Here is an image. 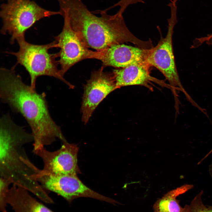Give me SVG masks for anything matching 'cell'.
I'll use <instances>...</instances> for the list:
<instances>
[{"instance_id":"1","label":"cell","mask_w":212,"mask_h":212,"mask_svg":"<svg viewBox=\"0 0 212 212\" xmlns=\"http://www.w3.org/2000/svg\"><path fill=\"white\" fill-rule=\"evenodd\" d=\"M15 67L0 69V99L27 121L33 138V150L50 145L57 139L67 142L50 115L45 93H38L25 83Z\"/></svg>"},{"instance_id":"2","label":"cell","mask_w":212,"mask_h":212,"mask_svg":"<svg viewBox=\"0 0 212 212\" xmlns=\"http://www.w3.org/2000/svg\"><path fill=\"white\" fill-rule=\"evenodd\" d=\"M60 10L67 15L70 24L88 48L100 51L114 44L130 42L137 47L150 49V40L144 41L134 35L127 26L122 14L113 15L98 10V16L90 11L81 0H57Z\"/></svg>"},{"instance_id":"3","label":"cell","mask_w":212,"mask_h":212,"mask_svg":"<svg viewBox=\"0 0 212 212\" xmlns=\"http://www.w3.org/2000/svg\"><path fill=\"white\" fill-rule=\"evenodd\" d=\"M33 138L17 125L9 113L0 118V178L26 189L41 200L47 193L34 179L40 170L30 160L25 146Z\"/></svg>"},{"instance_id":"4","label":"cell","mask_w":212,"mask_h":212,"mask_svg":"<svg viewBox=\"0 0 212 212\" xmlns=\"http://www.w3.org/2000/svg\"><path fill=\"white\" fill-rule=\"evenodd\" d=\"M19 46L16 52H9L14 55L17 59L16 64L23 66L29 73L30 78L31 87L36 89L37 78L39 76H47L55 78L67 85L70 88L74 86L65 79L62 75L56 58L58 57L57 53L50 54L49 50L56 47V42L45 45H37L26 42L25 38L17 40Z\"/></svg>"},{"instance_id":"5","label":"cell","mask_w":212,"mask_h":212,"mask_svg":"<svg viewBox=\"0 0 212 212\" xmlns=\"http://www.w3.org/2000/svg\"><path fill=\"white\" fill-rule=\"evenodd\" d=\"M57 14L61 15L59 11L46 10L33 1L7 0L1 6L0 15L3 23L1 32L11 36L10 42L12 44L24 37L26 30L38 21Z\"/></svg>"},{"instance_id":"6","label":"cell","mask_w":212,"mask_h":212,"mask_svg":"<svg viewBox=\"0 0 212 212\" xmlns=\"http://www.w3.org/2000/svg\"><path fill=\"white\" fill-rule=\"evenodd\" d=\"M176 2L173 1L168 6L171 9V16L168 19V31L165 37L161 38L158 44L149 49L147 61L150 66L158 69L164 75L174 90L182 92L187 99L191 97L183 88L178 74L173 53L172 38L174 26L177 22Z\"/></svg>"},{"instance_id":"7","label":"cell","mask_w":212,"mask_h":212,"mask_svg":"<svg viewBox=\"0 0 212 212\" xmlns=\"http://www.w3.org/2000/svg\"><path fill=\"white\" fill-rule=\"evenodd\" d=\"M36 179L46 191L55 193L69 203L80 197L93 198L112 204L117 203L115 200L92 190L85 185L77 175H52L39 173Z\"/></svg>"},{"instance_id":"8","label":"cell","mask_w":212,"mask_h":212,"mask_svg":"<svg viewBox=\"0 0 212 212\" xmlns=\"http://www.w3.org/2000/svg\"><path fill=\"white\" fill-rule=\"evenodd\" d=\"M64 19L61 32L55 38L56 47L60 48L58 60L62 75L74 65L84 59H94L96 51L90 50L72 27L67 14L60 11Z\"/></svg>"},{"instance_id":"9","label":"cell","mask_w":212,"mask_h":212,"mask_svg":"<svg viewBox=\"0 0 212 212\" xmlns=\"http://www.w3.org/2000/svg\"><path fill=\"white\" fill-rule=\"evenodd\" d=\"M58 150L50 151L45 147L35 150L33 153L39 157L43 167L39 173L52 175H77L81 172L77 163L79 148L77 145L67 142L63 143Z\"/></svg>"},{"instance_id":"10","label":"cell","mask_w":212,"mask_h":212,"mask_svg":"<svg viewBox=\"0 0 212 212\" xmlns=\"http://www.w3.org/2000/svg\"><path fill=\"white\" fill-rule=\"evenodd\" d=\"M102 66L92 73L84 86L81 111L85 124L100 103L110 92L118 89L112 73L105 72Z\"/></svg>"},{"instance_id":"11","label":"cell","mask_w":212,"mask_h":212,"mask_svg":"<svg viewBox=\"0 0 212 212\" xmlns=\"http://www.w3.org/2000/svg\"><path fill=\"white\" fill-rule=\"evenodd\" d=\"M149 49L123 44H115L102 51H96L95 59L101 61L104 67L121 68L133 64H148L147 58Z\"/></svg>"},{"instance_id":"12","label":"cell","mask_w":212,"mask_h":212,"mask_svg":"<svg viewBox=\"0 0 212 212\" xmlns=\"http://www.w3.org/2000/svg\"><path fill=\"white\" fill-rule=\"evenodd\" d=\"M30 192L16 184L9 188L6 200L14 212H54L33 197Z\"/></svg>"},{"instance_id":"13","label":"cell","mask_w":212,"mask_h":212,"mask_svg":"<svg viewBox=\"0 0 212 212\" xmlns=\"http://www.w3.org/2000/svg\"><path fill=\"white\" fill-rule=\"evenodd\" d=\"M148 64H133L123 68L114 69L112 73L118 88L122 87L143 85L148 87L152 78Z\"/></svg>"},{"instance_id":"14","label":"cell","mask_w":212,"mask_h":212,"mask_svg":"<svg viewBox=\"0 0 212 212\" xmlns=\"http://www.w3.org/2000/svg\"><path fill=\"white\" fill-rule=\"evenodd\" d=\"M193 187L192 185L185 184L169 191L154 204V212H187L186 205L184 207L181 206L176 198Z\"/></svg>"},{"instance_id":"15","label":"cell","mask_w":212,"mask_h":212,"mask_svg":"<svg viewBox=\"0 0 212 212\" xmlns=\"http://www.w3.org/2000/svg\"><path fill=\"white\" fill-rule=\"evenodd\" d=\"M202 191L196 195L189 205L186 204L187 212H212V206L204 205L202 199Z\"/></svg>"},{"instance_id":"16","label":"cell","mask_w":212,"mask_h":212,"mask_svg":"<svg viewBox=\"0 0 212 212\" xmlns=\"http://www.w3.org/2000/svg\"><path fill=\"white\" fill-rule=\"evenodd\" d=\"M200 41L201 43H205L209 45L212 46V33L201 37Z\"/></svg>"},{"instance_id":"17","label":"cell","mask_w":212,"mask_h":212,"mask_svg":"<svg viewBox=\"0 0 212 212\" xmlns=\"http://www.w3.org/2000/svg\"><path fill=\"white\" fill-rule=\"evenodd\" d=\"M211 168V174H212V166Z\"/></svg>"}]
</instances>
